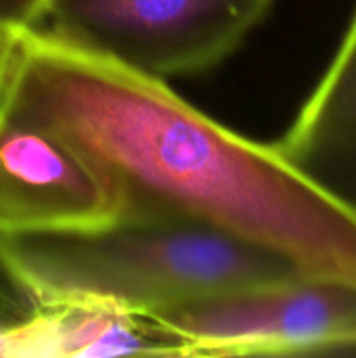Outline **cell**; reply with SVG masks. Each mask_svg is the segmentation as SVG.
I'll return each instance as SVG.
<instances>
[{"label":"cell","mask_w":356,"mask_h":358,"mask_svg":"<svg viewBox=\"0 0 356 358\" xmlns=\"http://www.w3.org/2000/svg\"><path fill=\"white\" fill-rule=\"evenodd\" d=\"M6 115L59 130L113 180L118 216H183L245 237L308 277L356 287V208L178 96L166 80L17 34Z\"/></svg>","instance_id":"6da1fadb"},{"label":"cell","mask_w":356,"mask_h":358,"mask_svg":"<svg viewBox=\"0 0 356 358\" xmlns=\"http://www.w3.org/2000/svg\"><path fill=\"white\" fill-rule=\"evenodd\" d=\"M0 250L38 306L105 304L149 317L304 275L287 258L183 216H115L90 229H0Z\"/></svg>","instance_id":"7a4b0ae2"},{"label":"cell","mask_w":356,"mask_h":358,"mask_svg":"<svg viewBox=\"0 0 356 358\" xmlns=\"http://www.w3.org/2000/svg\"><path fill=\"white\" fill-rule=\"evenodd\" d=\"M277 0H52L40 25L52 38L157 80L227 61Z\"/></svg>","instance_id":"3957f363"},{"label":"cell","mask_w":356,"mask_h":358,"mask_svg":"<svg viewBox=\"0 0 356 358\" xmlns=\"http://www.w3.org/2000/svg\"><path fill=\"white\" fill-rule=\"evenodd\" d=\"M176 357H296L356 348V287L298 275L145 317Z\"/></svg>","instance_id":"277c9868"},{"label":"cell","mask_w":356,"mask_h":358,"mask_svg":"<svg viewBox=\"0 0 356 358\" xmlns=\"http://www.w3.org/2000/svg\"><path fill=\"white\" fill-rule=\"evenodd\" d=\"M107 172L55 128L4 115L0 122V229H90L118 216Z\"/></svg>","instance_id":"5b68a950"},{"label":"cell","mask_w":356,"mask_h":358,"mask_svg":"<svg viewBox=\"0 0 356 358\" xmlns=\"http://www.w3.org/2000/svg\"><path fill=\"white\" fill-rule=\"evenodd\" d=\"M273 147L356 208V6L329 65Z\"/></svg>","instance_id":"8992f818"},{"label":"cell","mask_w":356,"mask_h":358,"mask_svg":"<svg viewBox=\"0 0 356 358\" xmlns=\"http://www.w3.org/2000/svg\"><path fill=\"white\" fill-rule=\"evenodd\" d=\"M176 357L145 319L105 304L40 306L4 344L0 357Z\"/></svg>","instance_id":"52a82bcc"},{"label":"cell","mask_w":356,"mask_h":358,"mask_svg":"<svg viewBox=\"0 0 356 358\" xmlns=\"http://www.w3.org/2000/svg\"><path fill=\"white\" fill-rule=\"evenodd\" d=\"M38 308L40 306L13 275L0 250V352L6 340L23 327L38 313Z\"/></svg>","instance_id":"ba28073f"},{"label":"cell","mask_w":356,"mask_h":358,"mask_svg":"<svg viewBox=\"0 0 356 358\" xmlns=\"http://www.w3.org/2000/svg\"><path fill=\"white\" fill-rule=\"evenodd\" d=\"M52 0H0V27L21 34L42 25Z\"/></svg>","instance_id":"9c48e42d"},{"label":"cell","mask_w":356,"mask_h":358,"mask_svg":"<svg viewBox=\"0 0 356 358\" xmlns=\"http://www.w3.org/2000/svg\"><path fill=\"white\" fill-rule=\"evenodd\" d=\"M17 61V34L0 27V122L6 115Z\"/></svg>","instance_id":"30bf717a"}]
</instances>
